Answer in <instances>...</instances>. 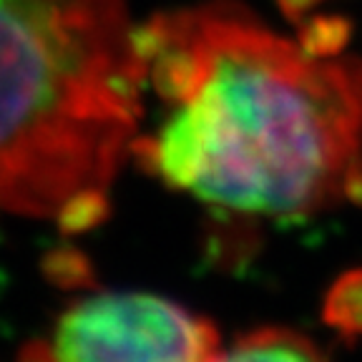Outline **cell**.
<instances>
[{
  "instance_id": "obj_1",
  "label": "cell",
  "mask_w": 362,
  "mask_h": 362,
  "mask_svg": "<svg viewBox=\"0 0 362 362\" xmlns=\"http://www.w3.org/2000/svg\"><path fill=\"white\" fill-rule=\"evenodd\" d=\"M156 121L136 156L226 214L294 219L362 202V61L292 40L234 3L139 25Z\"/></svg>"
},
{
  "instance_id": "obj_2",
  "label": "cell",
  "mask_w": 362,
  "mask_h": 362,
  "mask_svg": "<svg viewBox=\"0 0 362 362\" xmlns=\"http://www.w3.org/2000/svg\"><path fill=\"white\" fill-rule=\"evenodd\" d=\"M144 116L129 0H0V214L98 224Z\"/></svg>"
},
{
  "instance_id": "obj_3",
  "label": "cell",
  "mask_w": 362,
  "mask_h": 362,
  "mask_svg": "<svg viewBox=\"0 0 362 362\" xmlns=\"http://www.w3.org/2000/svg\"><path fill=\"white\" fill-rule=\"evenodd\" d=\"M48 345L51 362H219L216 327L146 292H103L68 307Z\"/></svg>"
},
{
  "instance_id": "obj_4",
  "label": "cell",
  "mask_w": 362,
  "mask_h": 362,
  "mask_svg": "<svg viewBox=\"0 0 362 362\" xmlns=\"http://www.w3.org/2000/svg\"><path fill=\"white\" fill-rule=\"evenodd\" d=\"M219 362H325V357L305 334L262 327L239 337L229 350H221Z\"/></svg>"
},
{
  "instance_id": "obj_5",
  "label": "cell",
  "mask_w": 362,
  "mask_h": 362,
  "mask_svg": "<svg viewBox=\"0 0 362 362\" xmlns=\"http://www.w3.org/2000/svg\"><path fill=\"white\" fill-rule=\"evenodd\" d=\"M329 320L342 329L362 332V274L345 279L329 300Z\"/></svg>"
},
{
  "instance_id": "obj_6",
  "label": "cell",
  "mask_w": 362,
  "mask_h": 362,
  "mask_svg": "<svg viewBox=\"0 0 362 362\" xmlns=\"http://www.w3.org/2000/svg\"><path fill=\"white\" fill-rule=\"evenodd\" d=\"M287 6H305V3H312V0H284Z\"/></svg>"
}]
</instances>
